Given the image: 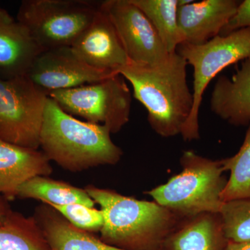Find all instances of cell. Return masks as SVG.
Here are the masks:
<instances>
[{
	"label": "cell",
	"mask_w": 250,
	"mask_h": 250,
	"mask_svg": "<svg viewBox=\"0 0 250 250\" xmlns=\"http://www.w3.org/2000/svg\"><path fill=\"white\" fill-rule=\"evenodd\" d=\"M187 62L177 51L154 65L129 62L119 70L147 111V121L161 137L182 134L193 106L187 79Z\"/></svg>",
	"instance_id": "obj_1"
},
{
	"label": "cell",
	"mask_w": 250,
	"mask_h": 250,
	"mask_svg": "<svg viewBox=\"0 0 250 250\" xmlns=\"http://www.w3.org/2000/svg\"><path fill=\"white\" fill-rule=\"evenodd\" d=\"M193 68V106L182 136L187 141L200 139L199 114L204 93L224 69L250 58V28L219 35L203 45L182 43L177 49Z\"/></svg>",
	"instance_id": "obj_6"
},
{
	"label": "cell",
	"mask_w": 250,
	"mask_h": 250,
	"mask_svg": "<svg viewBox=\"0 0 250 250\" xmlns=\"http://www.w3.org/2000/svg\"><path fill=\"white\" fill-rule=\"evenodd\" d=\"M219 213L228 241L250 242V197L224 202Z\"/></svg>",
	"instance_id": "obj_22"
},
{
	"label": "cell",
	"mask_w": 250,
	"mask_h": 250,
	"mask_svg": "<svg viewBox=\"0 0 250 250\" xmlns=\"http://www.w3.org/2000/svg\"><path fill=\"white\" fill-rule=\"evenodd\" d=\"M224 170L229 171V178L222 193L223 202L250 197V125L244 141L235 155L221 159Z\"/></svg>",
	"instance_id": "obj_21"
},
{
	"label": "cell",
	"mask_w": 250,
	"mask_h": 250,
	"mask_svg": "<svg viewBox=\"0 0 250 250\" xmlns=\"http://www.w3.org/2000/svg\"><path fill=\"white\" fill-rule=\"evenodd\" d=\"M210 108L233 126H250V58L243 61L231 78L219 77L210 95Z\"/></svg>",
	"instance_id": "obj_15"
},
{
	"label": "cell",
	"mask_w": 250,
	"mask_h": 250,
	"mask_svg": "<svg viewBox=\"0 0 250 250\" xmlns=\"http://www.w3.org/2000/svg\"><path fill=\"white\" fill-rule=\"evenodd\" d=\"M250 28V0L241 1L236 13L223 28L220 36H226L239 29Z\"/></svg>",
	"instance_id": "obj_24"
},
{
	"label": "cell",
	"mask_w": 250,
	"mask_h": 250,
	"mask_svg": "<svg viewBox=\"0 0 250 250\" xmlns=\"http://www.w3.org/2000/svg\"><path fill=\"white\" fill-rule=\"evenodd\" d=\"M146 15L169 53L183 42L178 27L179 0H131Z\"/></svg>",
	"instance_id": "obj_20"
},
{
	"label": "cell",
	"mask_w": 250,
	"mask_h": 250,
	"mask_svg": "<svg viewBox=\"0 0 250 250\" xmlns=\"http://www.w3.org/2000/svg\"><path fill=\"white\" fill-rule=\"evenodd\" d=\"M71 47L81 60L101 71L119 74V70L129 62L115 27L101 8V2L93 21Z\"/></svg>",
	"instance_id": "obj_11"
},
{
	"label": "cell",
	"mask_w": 250,
	"mask_h": 250,
	"mask_svg": "<svg viewBox=\"0 0 250 250\" xmlns=\"http://www.w3.org/2000/svg\"><path fill=\"white\" fill-rule=\"evenodd\" d=\"M101 1L23 0L17 19L44 51L72 46L90 25Z\"/></svg>",
	"instance_id": "obj_5"
},
{
	"label": "cell",
	"mask_w": 250,
	"mask_h": 250,
	"mask_svg": "<svg viewBox=\"0 0 250 250\" xmlns=\"http://www.w3.org/2000/svg\"><path fill=\"white\" fill-rule=\"evenodd\" d=\"M10 209L11 208L8 205L7 201L5 199L0 197V223L2 222L3 218Z\"/></svg>",
	"instance_id": "obj_26"
},
{
	"label": "cell",
	"mask_w": 250,
	"mask_h": 250,
	"mask_svg": "<svg viewBox=\"0 0 250 250\" xmlns=\"http://www.w3.org/2000/svg\"><path fill=\"white\" fill-rule=\"evenodd\" d=\"M52 250H124L79 229L50 206L42 203L34 215Z\"/></svg>",
	"instance_id": "obj_16"
},
{
	"label": "cell",
	"mask_w": 250,
	"mask_h": 250,
	"mask_svg": "<svg viewBox=\"0 0 250 250\" xmlns=\"http://www.w3.org/2000/svg\"><path fill=\"white\" fill-rule=\"evenodd\" d=\"M51 207L57 210L75 228L88 233L101 231L104 223V217L101 209L88 207L81 204L53 205Z\"/></svg>",
	"instance_id": "obj_23"
},
{
	"label": "cell",
	"mask_w": 250,
	"mask_h": 250,
	"mask_svg": "<svg viewBox=\"0 0 250 250\" xmlns=\"http://www.w3.org/2000/svg\"><path fill=\"white\" fill-rule=\"evenodd\" d=\"M101 8L107 14L129 62L154 65L169 53L152 23L131 0H106Z\"/></svg>",
	"instance_id": "obj_9"
},
{
	"label": "cell",
	"mask_w": 250,
	"mask_h": 250,
	"mask_svg": "<svg viewBox=\"0 0 250 250\" xmlns=\"http://www.w3.org/2000/svg\"><path fill=\"white\" fill-rule=\"evenodd\" d=\"M111 134L104 125L80 121L47 98L40 147L50 162L63 170L79 172L118 164L123 151L112 141Z\"/></svg>",
	"instance_id": "obj_3"
},
{
	"label": "cell",
	"mask_w": 250,
	"mask_h": 250,
	"mask_svg": "<svg viewBox=\"0 0 250 250\" xmlns=\"http://www.w3.org/2000/svg\"><path fill=\"white\" fill-rule=\"evenodd\" d=\"M228 242L220 213H205L184 220L164 250H224Z\"/></svg>",
	"instance_id": "obj_17"
},
{
	"label": "cell",
	"mask_w": 250,
	"mask_h": 250,
	"mask_svg": "<svg viewBox=\"0 0 250 250\" xmlns=\"http://www.w3.org/2000/svg\"><path fill=\"white\" fill-rule=\"evenodd\" d=\"M84 189L103 212L100 239L120 249L164 250L167 238L184 220L154 201L93 185Z\"/></svg>",
	"instance_id": "obj_2"
},
{
	"label": "cell",
	"mask_w": 250,
	"mask_h": 250,
	"mask_svg": "<svg viewBox=\"0 0 250 250\" xmlns=\"http://www.w3.org/2000/svg\"><path fill=\"white\" fill-rule=\"evenodd\" d=\"M21 199H33L49 206L81 204L88 207H95L84 188L55 180L45 176H38L22 184L18 190Z\"/></svg>",
	"instance_id": "obj_18"
},
{
	"label": "cell",
	"mask_w": 250,
	"mask_h": 250,
	"mask_svg": "<svg viewBox=\"0 0 250 250\" xmlns=\"http://www.w3.org/2000/svg\"><path fill=\"white\" fill-rule=\"evenodd\" d=\"M240 2L238 0H204L179 6L177 20L182 43L203 45L220 35Z\"/></svg>",
	"instance_id": "obj_12"
},
{
	"label": "cell",
	"mask_w": 250,
	"mask_h": 250,
	"mask_svg": "<svg viewBox=\"0 0 250 250\" xmlns=\"http://www.w3.org/2000/svg\"><path fill=\"white\" fill-rule=\"evenodd\" d=\"M224 250H250V242L234 243L228 241Z\"/></svg>",
	"instance_id": "obj_25"
},
{
	"label": "cell",
	"mask_w": 250,
	"mask_h": 250,
	"mask_svg": "<svg viewBox=\"0 0 250 250\" xmlns=\"http://www.w3.org/2000/svg\"><path fill=\"white\" fill-rule=\"evenodd\" d=\"M43 49L25 26L0 7V80L27 76Z\"/></svg>",
	"instance_id": "obj_13"
},
{
	"label": "cell",
	"mask_w": 250,
	"mask_h": 250,
	"mask_svg": "<svg viewBox=\"0 0 250 250\" xmlns=\"http://www.w3.org/2000/svg\"><path fill=\"white\" fill-rule=\"evenodd\" d=\"M47 98L28 76L0 80V139L39 149Z\"/></svg>",
	"instance_id": "obj_8"
},
{
	"label": "cell",
	"mask_w": 250,
	"mask_h": 250,
	"mask_svg": "<svg viewBox=\"0 0 250 250\" xmlns=\"http://www.w3.org/2000/svg\"><path fill=\"white\" fill-rule=\"evenodd\" d=\"M52 172L50 161L42 151L0 139V195L6 201L15 200L20 187L29 179L48 177Z\"/></svg>",
	"instance_id": "obj_14"
},
{
	"label": "cell",
	"mask_w": 250,
	"mask_h": 250,
	"mask_svg": "<svg viewBox=\"0 0 250 250\" xmlns=\"http://www.w3.org/2000/svg\"><path fill=\"white\" fill-rule=\"evenodd\" d=\"M180 164V173L146 193L182 220L220 213L224 203L222 193L228 182L221 161L187 150L181 156Z\"/></svg>",
	"instance_id": "obj_4"
},
{
	"label": "cell",
	"mask_w": 250,
	"mask_h": 250,
	"mask_svg": "<svg viewBox=\"0 0 250 250\" xmlns=\"http://www.w3.org/2000/svg\"><path fill=\"white\" fill-rule=\"evenodd\" d=\"M48 97L68 114L104 125L111 134L119 132L129 121L132 95L121 74L96 83L51 92Z\"/></svg>",
	"instance_id": "obj_7"
},
{
	"label": "cell",
	"mask_w": 250,
	"mask_h": 250,
	"mask_svg": "<svg viewBox=\"0 0 250 250\" xmlns=\"http://www.w3.org/2000/svg\"><path fill=\"white\" fill-rule=\"evenodd\" d=\"M115 75L90 67L79 58L71 46H64L41 52L27 76L48 95L96 83Z\"/></svg>",
	"instance_id": "obj_10"
},
{
	"label": "cell",
	"mask_w": 250,
	"mask_h": 250,
	"mask_svg": "<svg viewBox=\"0 0 250 250\" xmlns=\"http://www.w3.org/2000/svg\"><path fill=\"white\" fill-rule=\"evenodd\" d=\"M0 250H52L34 216L10 209L0 223Z\"/></svg>",
	"instance_id": "obj_19"
}]
</instances>
